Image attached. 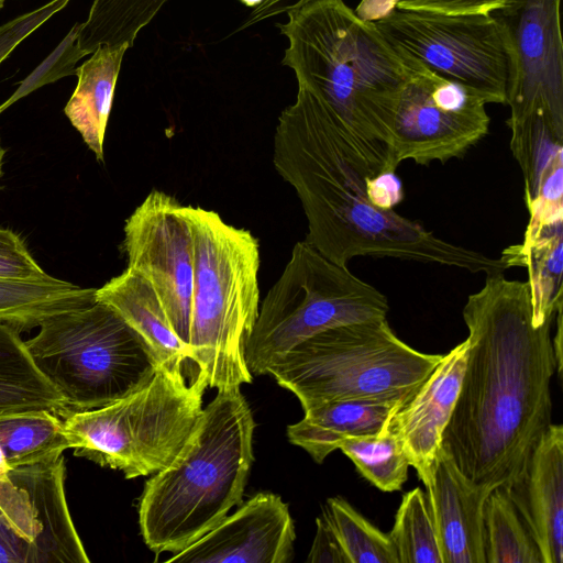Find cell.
I'll return each mask as SVG.
<instances>
[{
    "label": "cell",
    "instance_id": "1",
    "mask_svg": "<svg viewBox=\"0 0 563 563\" xmlns=\"http://www.w3.org/2000/svg\"><path fill=\"white\" fill-rule=\"evenodd\" d=\"M463 319L467 361L441 446L474 484L505 487L552 423L555 317L533 325L529 283L497 274L468 296Z\"/></svg>",
    "mask_w": 563,
    "mask_h": 563
},
{
    "label": "cell",
    "instance_id": "2",
    "mask_svg": "<svg viewBox=\"0 0 563 563\" xmlns=\"http://www.w3.org/2000/svg\"><path fill=\"white\" fill-rule=\"evenodd\" d=\"M329 107L298 86L274 134L273 163L297 192L308 221L306 241L332 262L346 266L357 256L434 263L488 275L507 265L448 242L416 221L374 206L366 179L380 173L346 142Z\"/></svg>",
    "mask_w": 563,
    "mask_h": 563
},
{
    "label": "cell",
    "instance_id": "3",
    "mask_svg": "<svg viewBox=\"0 0 563 563\" xmlns=\"http://www.w3.org/2000/svg\"><path fill=\"white\" fill-rule=\"evenodd\" d=\"M277 26L288 40L282 64L298 86L332 111L355 153L389 170L387 145L399 93L408 77L400 57L373 22L343 0H320L287 13Z\"/></svg>",
    "mask_w": 563,
    "mask_h": 563
},
{
    "label": "cell",
    "instance_id": "4",
    "mask_svg": "<svg viewBox=\"0 0 563 563\" xmlns=\"http://www.w3.org/2000/svg\"><path fill=\"white\" fill-rule=\"evenodd\" d=\"M254 428L240 387L218 389L176 457L146 481L139 522L156 555L186 548L241 503L254 460Z\"/></svg>",
    "mask_w": 563,
    "mask_h": 563
},
{
    "label": "cell",
    "instance_id": "5",
    "mask_svg": "<svg viewBox=\"0 0 563 563\" xmlns=\"http://www.w3.org/2000/svg\"><path fill=\"white\" fill-rule=\"evenodd\" d=\"M185 212L194 245L189 362L208 387H241L253 380L245 350L260 311V243L212 210Z\"/></svg>",
    "mask_w": 563,
    "mask_h": 563
},
{
    "label": "cell",
    "instance_id": "6",
    "mask_svg": "<svg viewBox=\"0 0 563 563\" xmlns=\"http://www.w3.org/2000/svg\"><path fill=\"white\" fill-rule=\"evenodd\" d=\"M441 358L409 346L385 318L320 332L278 357L266 374L306 411L334 400L406 397Z\"/></svg>",
    "mask_w": 563,
    "mask_h": 563
},
{
    "label": "cell",
    "instance_id": "7",
    "mask_svg": "<svg viewBox=\"0 0 563 563\" xmlns=\"http://www.w3.org/2000/svg\"><path fill=\"white\" fill-rule=\"evenodd\" d=\"M207 387L197 376L188 383L184 368L159 365L133 393L63 418L74 454L121 471L128 479L155 474L190 435Z\"/></svg>",
    "mask_w": 563,
    "mask_h": 563
},
{
    "label": "cell",
    "instance_id": "8",
    "mask_svg": "<svg viewBox=\"0 0 563 563\" xmlns=\"http://www.w3.org/2000/svg\"><path fill=\"white\" fill-rule=\"evenodd\" d=\"M25 345L63 397L66 416L121 399L145 385L159 366L141 336L97 300L48 318Z\"/></svg>",
    "mask_w": 563,
    "mask_h": 563
},
{
    "label": "cell",
    "instance_id": "9",
    "mask_svg": "<svg viewBox=\"0 0 563 563\" xmlns=\"http://www.w3.org/2000/svg\"><path fill=\"white\" fill-rule=\"evenodd\" d=\"M388 310L378 289L300 241L262 301L245 350L249 371L264 375L307 339L332 328L385 319Z\"/></svg>",
    "mask_w": 563,
    "mask_h": 563
},
{
    "label": "cell",
    "instance_id": "10",
    "mask_svg": "<svg viewBox=\"0 0 563 563\" xmlns=\"http://www.w3.org/2000/svg\"><path fill=\"white\" fill-rule=\"evenodd\" d=\"M373 24L401 59L475 90L487 103L507 102L510 49L494 14L395 8Z\"/></svg>",
    "mask_w": 563,
    "mask_h": 563
},
{
    "label": "cell",
    "instance_id": "11",
    "mask_svg": "<svg viewBox=\"0 0 563 563\" xmlns=\"http://www.w3.org/2000/svg\"><path fill=\"white\" fill-rule=\"evenodd\" d=\"M401 60L408 77L395 109L388 168L395 172L406 159L427 165L462 157L488 133L487 101L419 63Z\"/></svg>",
    "mask_w": 563,
    "mask_h": 563
},
{
    "label": "cell",
    "instance_id": "12",
    "mask_svg": "<svg viewBox=\"0 0 563 563\" xmlns=\"http://www.w3.org/2000/svg\"><path fill=\"white\" fill-rule=\"evenodd\" d=\"M65 495L64 457L0 474V563H88Z\"/></svg>",
    "mask_w": 563,
    "mask_h": 563
},
{
    "label": "cell",
    "instance_id": "13",
    "mask_svg": "<svg viewBox=\"0 0 563 563\" xmlns=\"http://www.w3.org/2000/svg\"><path fill=\"white\" fill-rule=\"evenodd\" d=\"M123 249L128 267L151 285L174 331L187 345L194 245L185 206L152 190L125 221Z\"/></svg>",
    "mask_w": 563,
    "mask_h": 563
},
{
    "label": "cell",
    "instance_id": "14",
    "mask_svg": "<svg viewBox=\"0 0 563 563\" xmlns=\"http://www.w3.org/2000/svg\"><path fill=\"white\" fill-rule=\"evenodd\" d=\"M561 0H518L493 12L504 24L510 49L509 122L536 111L563 125Z\"/></svg>",
    "mask_w": 563,
    "mask_h": 563
},
{
    "label": "cell",
    "instance_id": "15",
    "mask_svg": "<svg viewBox=\"0 0 563 563\" xmlns=\"http://www.w3.org/2000/svg\"><path fill=\"white\" fill-rule=\"evenodd\" d=\"M295 539L288 505L278 495L258 493L166 562L286 563Z\"/></svg>",
    "mask_w": 563,
    "mask_h": 563
},
{
    "label": "cell",
    "instance_id": "16",
    "mask_svg": "<svg viewBox=\"0 0 563 563\" xmlns=\"http://www.w3.org/2000/svg\"><path fill=\"white\" fill-rule=\"evenodd\" d=\"M467 354L466 339L442 355L427 378L388 416L422 484L434 471L442 435L460 394Z\"/></svg>",
    "mask_w": 563,
    "mask_h": 563
},
{
    "label": "cell",
    "instance_id": "17",
    "mask_svg": "<svg viewBox=\"0 0 563 563\" xmlns=\"http://www.w3.org/2000/svg\"><path fill=\"white\" fill-rule=\"evenodd\" d=\"M505 489L537 543L542 563H562V424H550L531 451L523 470Z\"/></svg>",
    "mask_w": 563,
    "mask_h": 563
},
{
    "label": "cell",
    "instance_id": "18",
    "mask_svg": "<svg viewBox=\"0 0 563 563\" xmlns=\"http://www.w3.org/2000/svg\"><path fill=\"white\" fill-rule=\"evenodd\" d=\"M423 485L442 563H486L483 508L493 488L464 476L442 446Z\"/></svg>",
    "mask_w": 563,
    "mask_h": 563
},
{
    "label": "cell",
    "instance_id": "19",
    "mask_svg": "<svg viewBox=\"0 0 563 563\" xmlns=\"http://www.w3.org/2000/svg\"><path fill=\"white\" fill-rule=\"evenodd\" d=\"M529 221L521 244L506 249L500 260L528 271L532 323L555 317L563 306V207L528 209Z\"/></svg>",
    "mask_w": 563,
    "mask_h": 563
},
{
    "label": "cell",
    "instance_id": "20",
    "mask_svg": "<svg viewBox=\"0 0 563 563\" xmlns=\"http://www.w3.org/2000/svg\"><path fill=\"white\" fill-rule=\"evenodd\" d=\"M96 300L112 308L145 342L159 365L186 368L187 345L174 331L151 285L126 267L96 288Z\"/></svg>",
    "mask_w": 563,
    "mask_h": 563
},
{
    "label": "cell",
    "instance_id": "21",
    "mask_svg": "<svg viewBox=\"0 0 563 563\" xmlns=\"http://www.w3.org/2000/svg\"><path fill=\"white\" fill-rule=\"evenodd\" d=\"M406 397L329 401L306 410L300 421L287 427V437L321 464L345 439L380 431Z\"/></svg>",
    "mask_w": 563,
    "mask_h": 563
},
{
    "label": "cell",
    "instance_id": "22",
    "mask_svg": "<svg viewBox=\"0 0 563 563\" xmlns=\"http://www.w3.org/2000/svg\"><path fill=\"white\" fill-rule=\"evenodd\" d=\"M128 46H100L79 67L64 112L84 142L103 162V141L114 89Z\"/></svg>",
    "mask_w": 563,
    "mask_h": 563
},
{
    "label": "cell",
    "instance_id": "23",
    "mask_svg": "<svg viewBox=\"0 0 563 563\" xmlns=\"http://www.w3.org/2000/svg\"><path fill=\"white\" fill-rule=\"evenodd\" d=\"M31 410L66 416L63 397L35 365L21 332L0 322V413Z\"/></svg>",
    "mask_w": 563,
    "mask_h": 563
},
{
    "label": "cell",
    "instance_id": "24",
    "mask_svg": "<svg viewBox=\"0 0 563 563\" xmlns=\"http://www.w3.org/2000/svg\"><path fill=\"white\" fill-rule=\"evenodd\" d=\"M96 301V288L51 276L41 280H0V322L25 332L48 318Z\"/></svg>",
    "mask_w": 563,
    "mask_h": 563
},
{
    "label": "cell",
    "instance_id": "25",
    "mask_svg": "<svg viewBox=\"0 0 563 563\" xmlns=\"http://www.w3.org/2000/svg\"><path fill=\"white\" fill-rule=\"evenodd\" d=\"M71 449L60 416L48 410L0 413V451L10 468L55 461Z\"/></svg>",
    "mask_w": 563,
    "mask_h": 563
},
{
    "label": "cell",
    "instance_id": "26",
    "mask_svg": "<svg viewBox=\"0 0 563 563\" xmlns=\"http://www.w3.org/2000/svg\"><path fill=\"white\" fill-rule=\"evenodd\" d=\"M507 124L511 152L525 176L526 201H531L547 176L563 167V125L543 111Z\"/></svg>",
    "mask_w": 563,
    "mask_h": 563
},
{
    "label": "cell",
    "instance_id": "27",
    "mask_svg": "<svg viewBox=\"0 0 563 563\" xmlns=\"http://www.w3.org/2000/svg\"><path fill=\"white\" fill-rule=\"evenodd\" d=\"M168 0H93L88 18L80 23L77 44L85 55L100 46H133Z\"/></svg>",
    "mask_w": 563,
    "mask_h": 563
},
{
    "label": "cell",
    "instance_id": "28",
    "mask_svg": "<svg viewBox=\"0 0 563 563\" xmlns=\"http://www.w3.org/2000/svg\"><path fill=\"white\" fill-rule=\"evenodd\" d=\"M483 529L486 563H542L537 543L505 487H494L485 499Z\"/></svg>",
    "mask_w": 563,
    "mask_h": 563
},
{
    "label": "cell",
    "instance_id": "29",
    "mask_svg": "<svg viewBox=\"0 0 563 563\" xmlns=\"http://www.w3.org/2000/svg\"><path fill=\"white\" fill-rule=\"evenodd\" d=\"M339 450L364 478L383 492L400 490L408 478L410 463L388 418L377 433L345 439Z\"/></svg>",
    "mask_w": 563,
    "mask_h": 563
},
{
    "label": "cell",
    "instance_id": "30",
    "mask_svg": "<svg viewBox=\"0 0 563 563\" xmlns=\"http://www.w3.org/2000/svg\"><path fill=\"white\" fill-rule=\"evenodd\" d=\"M322 516L333 529L349 563H399L389 537L340 496L327 500Z\"/></svg>",
    "mask_w": 563,
    "mask_h": 563
},
{
    "label": "cell",
    "instance_id": "31",
    "mask_svg": "<svg viewBox=\"0 0 563 563\" xmlns=\"http://www.w3.org/2000/svg\"><path fill=\"white\" fill-rule=\"evenodd\" d=\"M389 537L399 563H442L426 493L421 488L402 495Z\"/></svg>",
    "mask_w": 563,
    "mask_h": 563
},
{
    "label": "cell",
    "instance_id": "32",
    "mask_svg": "<svg viewBox=\"0 0 563 563\" xmlns=\"http://www.w3.org/2000/svg\"><path fill=\"white\" fill-rule=\"evenodd\" d=\"M80 23H76L57 47L21 81L16 90L0 106V113L15 101L44 85L76 74V64L86 56L77 44Z\"/></svg>",
    "mask_w": 563,
    "mask_h": 563
},
{
    "label": "cell",
    "instance_id": "33",
    "mask_svg": "<svg viewBox=\"0 0 563 563\" xmlns=\"http://www.w3.org/2000/svg\"><path fill=\"white\" fill-rule=\"evenodd\" d=\"M13 231L0 228V280H41L49 278Z\"/></svg>",
    "mask_w": 563,
    "mask_h": 563
},
{
    "label": "cell",
    "instance_id": "34",
    "mask_svg": "<svg viewBox=\"0 0 563 563\" xmlns=\"http://www.w3.org/2000/svg\"><path fill=\"white\" fill-rule=\"evenodd\" d=\"M70 0H51L0 26V64L19 43L27 37Z\"/></svg>",
    "mask_w": 563,
    "mask_h": 563
},
{
    "label": "cell",
    "instance_id": "35",
    "mask_svg": "<svg viewBox=\"0 0 563 563\" xmlns=\"http://www.w3.org/2000/svg\"><path fill=\"white\" fill-rule=\"evenodd\" d=\"M518 0H398V9L421 10L449 14L493 13Z\"/></svg>",
    "mask_w": 563,
    "mask_h": 563
},
{
    "label": "cell",
    "instance_id": "36",
    "mask_svg": "<svg viewBox=\"0 0 563 563\" xmlns=\"http://www.w3.org/2000/svg\"><path fill=\"white\" fill-rule=\"evenodd\" d=\"M317 532L309 551V563H349L340 542L327 519H316Z\"/></svg>",
    "mask_w": 563,
    "mask_h": 563
},
{
    "label": "cell",
    "instance_id": "37",
    "mask_svg": "<svg viewBox=\"0 0 563 563\" xmlns=\"http://www.w3.org/2000/svg\"><path fill=\"white\" fill-rule=\"evenodd\" d=\"M366 190L371 202L384 210H393L404 199L402 185L395 172L367 177Z\"/></svg>",
    "mask_w": 563,
    "mask_h": 563
},
{
    "label": "cell",
    "instance_id": "38",
    "mask_svg": "<svg viewBox=\"0 0 563 563\" xmlns=\"http://www.w3.org/2000/svg\"><path fill=\"white\" fill-rule=\"evenodd\" d=\"M317 1L320 0H263L257 7L253 8L251 14L238 31L252 26L275 15L298 10Z\"/></svg>",
    "mask_w": 563,
    "mask_h": 563
},
{
    "label": "cell",
    "instance_id": "39",
    "mask_svg": "<svg viewBox=\"0 0 563 563\" xmlns=\"http://www.w3.org/2000/svg\"><path fill=\"white\" fill-rule=\"evenodd\" d=\"M397 2L398 0H362L355 13L363 21L374 22L390 13Z\"/></svg>",
    "mask_w": 563,
    "mask_h": 563
},
{
    "label": "cell",
    "instance_id": "40",
    "mask_svg": "<svg viewBox=\"0 0 563 563\" xmlns=\"http://www.w3.org/2000/svg\"><path fill=\"white\" fill-rule=\"evenodd\" d=\"M556 332L552 339L554 355L558 364V375L561 377L562 372V307L558 309L555 319Z\"/></svg>",
    "mask_w": 563,
    "mask_h": 563
},
{
    "label": "cell",
    "instance_id": "41",
    "mask_svg": "<svg viewBox=\"0 0 563 563\" xmlns=\"http://www.w3.org/2000/svg\"><path fill=\"white\" fill-rule=\"evenodd\" d=\"M4 154H5V150L1 145V141H0V179L2 177ZM0 189H1V185H0Z\"/></svg>",
    "mask_w": 563,
    "mask_h": 563
},
{
    "label": "cell",
    "instance_id": "42",
    "mask_svg": "<svg viewBox=\"0 0 563 563\" xmlns=\"http://www.w3.org/2000/svg\"><path fill=\"white\" fill-rule=\"evenodd\" d=\"M241 3H243L246 7L255 8L257 7L263 0H239Z\"/></svg>",
    "mask_w": 563,
    "mask_h": 563
},
{
    "label": "cell",
    "instance_id": "43",
    "mask_svg": "<svg viewBox=\"0 0 563 563\" xmlns=\"http://www.w3.org/2000/svg\"><path fill=\"white\" fill-rule=\"evenodd\" d=\"M8 470H10V467L7 465V463L2 456V453L0 451V474L5 473Z\"/></svg>",
    "mask_w": 563,
    "mask_h": 563
},
{
    "label": "cell",
    "instance_id": "44",
    "mask_svg": "<svg viewBox=\"0 0 563 563\" xmlns=\"http://www.w3.org/2000/svg\"><path fill=\"white\" fill-rule=\"evenodd\" d=\"M5 0H0V10L3 8Z\"/></svg>",
    "mask_w": 563,
    "mask_h": 563
}]
</instances>
